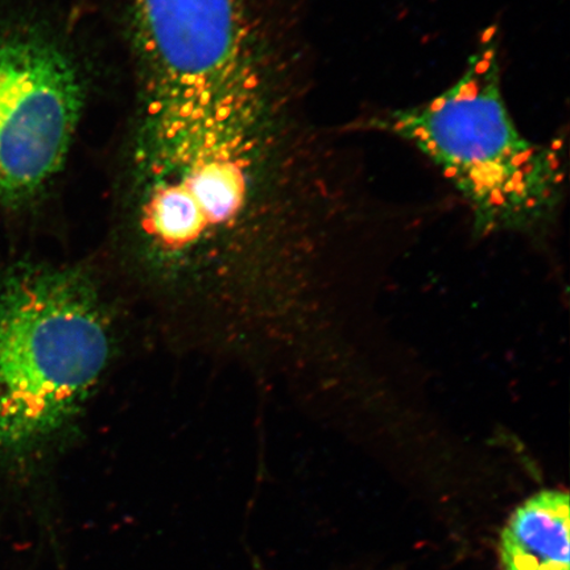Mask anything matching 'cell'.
<instances>
[{"label":"cell","mask_w":570,"mask_h":570,"mask_svg":"<svg viewBox=\"0 0 570 570\" xmlns=\"http://www.w3.org/2000/svg\"><path fill=\"white\" fill-rule=\"evenodd\" d=\"M298 75L273 53L203 87H145L116 267L168 331L214 352L256 354L287 330L305 249L351 205Z\"/></svg>","instance_id":"cell-1"},{"label":"cell","mask_w":570,"mask_h":570,"mask_svg":"<svg viewBox=\"0 0 570 570\" xmlns=\"http://www.w3.org/2000/svg\"><path fill=\"white\" fill-rule=\"evenodd\" d=\"M116 351L110 305L88 269L10 268L0 284V472L23 469L60 443Z\"/></svg>","instance_id":"cell-2"},{"label":"cell","mask_w":570,"mask_h":570,"mask_svg":"<svg viewBox=\"0 0 570 570\" xmlns=\"http://www.w3.org/2000/svg\"><path fill=\"white\" fill-rule=\"evenodd\" d=\"M499 48L497 32L484 35L446 89L356 128L396 138L430 160L466 204L476 234L537 235L550 229L564 202V147L520 131L504 96Z\"/></svg>","instance_id":"cell-3"},{"label":"cell","mask_w":570,"mask_h":570,"mask_svg":"<svg viewBox=\"0 0 570 570\" xmlns=\"http://www.w3.org/2000/svg\"><path fill=\"white\" fill-rule=\"evenodd\" d=\"M80 71L52 33L0 26V205L23 209L61 173L83 109Z\"/></svg>","instance_id":"cell-4"},{"label":"cell","mask_w":570,"mask_h":570,"mask_svg":"<svg viewBox=\"0 0 570 570\" xmlns=\"http://www.w3.org/2000/svg\"><path fill=\"white\" fill-rule=\"evenodd\" d=\"M145 82L218 80L274 45L247 0H130Z\"/></svg>","instance_id":"cell-5"},{"label":"cell","mask_w":570,"mask_h":570,"mask_svg":"<svg viewBox=\"0 0 570 570\" xmlns=\"http://www.w3.org/2000/svg\"><path fill=\"white\" fill-rule=\"evenodd\" d=\"M569 494L543 490L512 512L499 540L502 570H569Z\"/></svg>","instance_id":"cell-6"}]
</instances>
